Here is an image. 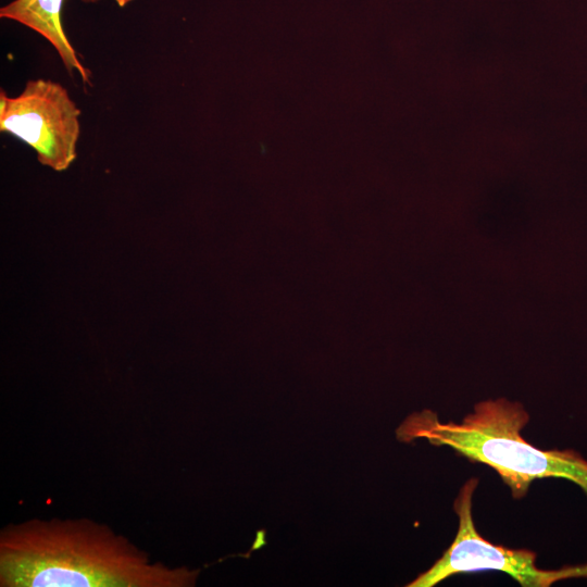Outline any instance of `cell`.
Listing matches in <instances>:
<instances>
[{"instance_id": "obj_3", "label": "cell", "mask_w": 587, "mask_h": 587, "mask_svg": "<svg viewBox=\"0 0 587 587\" xmlns=\"http://www.w3.org/2000/svg\"><path fill=\"white\" fill-rule=\"evenodd\" d=\"M477 485L475 477L466 480L454 501L459 527L450 547L408 587H433L452 575L484 570L503 572L523 587H549L558 580L587 577V564L542 570L536 564L537 554L534 551L509 549L483 538L472 516V499Z\"/></svg>"}, {"instance_id": "obj_4", "label": "cell", "mask_w": 587, "mask_h": 587, "mask_svg": "<svg viewBox=\"0 0 587 587\" xmlns=\"http://www.w3.org/2000/svg\"><path fill=\"white\" fill-rule=\"evenodd\" d=\"M79 116L66 88L51 79H30L15 97L0 91V130L32 147L42 165L58 172L76 159Z\"/></svg>"}, {"instance_id": "obj_1", "label": "cell", "mask_w": 587, "mask_h": 587, "mask_svg": "<svg viewBox=\"0 0 587 587\" xmlns=\"http://www.w3.org/2000/svg\"><path fill=\"white\" fill-rule=\"evenodd\" d=\"M198 571L152 562L88 519L29 520L0 533L1 587H189Z\"/></svg>"}, {"instance_id": "obj_5", "label": "cell", "mask_w": 587, "mask_h": 587, "mask_svg": "<svg viewBox=\"0 0 587 587\" xmlns=\"http://www.w3.org/2000/svg\"><path fill=\"white\" fill-rule=\"evenodd\" d=\"M96 3L99 0H82ZM64 0H13L1 7L0 17L20 23L48 40L57 50L66 70L77 72L85 83L89 73L78 60L61 24Z\"/></svg>"}, {"instance_id": "obj_6", "label": "cell", "mask_w": 587, "mask_h": 587, "mask_svg": "<svg viewBox=\"0 0 587 587\" xmlns=\"http://www.w3.org/2000/svg\"><path fill=\"white\" fill-rule=\"evenodd\" d=\"M118 7L123 8L125 5H127L129 2H132L133 0H114Z\"/></svg>"}, {"instance_id": "obj_2", "label": "cell", "mask_w": 587, "mask_h": 587, "mask_svg": "<svg viewBox=\"0 0 587 587\" xmlns=\"http://www.w3.org/2000/svg\"><path fill=\"white\" fill-rule=\"evenodd\" d=\"M529 414L520 402L486 400L462 422L442 423L430 410L409 415L397 428V438L412 442L424 438L434 446H448L474 462L492 467L513 498L526 496L539 478H564L587 495V460L572 450H541L526 441L522 429Z\"/></svg>"}]
</instances>
